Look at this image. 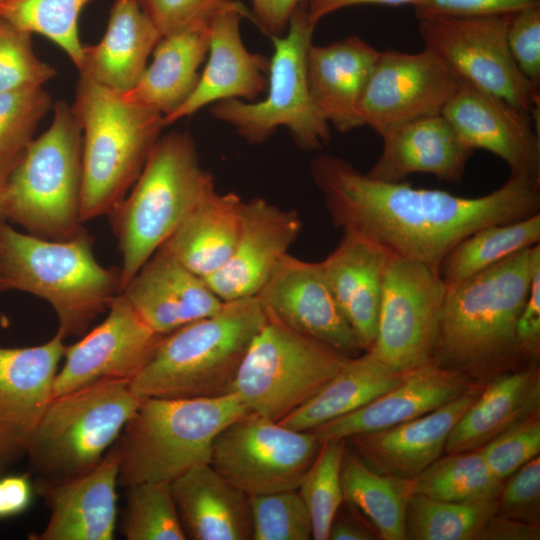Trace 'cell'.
I'll use <instances>...</instances> for the list:
<instances>
[{"instance_id":"cell-1","label":"cell","mask_w":540,"mask_h":540,"mask_svg":"<svg viewBox=\"0 0 540 540\" xmlns=\"http://www.w3.org/2000/svg\"><path fill=\"white\" fill-rule=\"evenodd\" d=\"M310 171L331 221L343 233L438 270L446 255L476 230L540 213V181L511 174L486 195L462 197L406 181H380L330 154L317 155Z\"/></svg>"},{"instance_id":"cell-2","label":"cell","mask_w":540,"mask_h":540,"mask_svg":"<svg viewBox=\"0 0 540 540\" xmlns=\"http://www.w3.org/2000/svg\"><path fill=\"white\" fill-rule=\"evenodd\" d=\"M540 244L446 285L432 361L474 384L531 363L516 338Z\"/></svg>"},{"instance_id":"cell-3","label":"cell","mask_w":540,"mask_h":540,"mask_svg":"<svg viewBox=\"0 0 540 540\" xmlns=\"http://www.w3.org/2000/svg\"><path fill=\"white\" fill-rule=\"evenodd\" d=\"M120 268L96 260L83 231L68 240H49L0 221V291L16 290L44 299L54 309L64 339L81 335L120 293Z\"/></svg>"},{"instance_id":"cell-4","label":"cell","mask_w":540,"mask_h":540,"mask_svg":"<svg viewBox=\"0 0 540 540\" xmlns=\"http://www.w3.org/2000/svg\"><path fill=\"white\" fill-rule=\"evenodd\" d=\"M266 320L255 296L224 302L213 315L164 335L130 381L132 393L140 400L232 393L244 355Z\"/></svg>"},{"instance_id":"cell-5","label":"cell","mask_w":540,"mask_h":540,"mask_svg":"<svg viewBox=\"0 0 540 540\" xmlns=\"http://www.w3.org/2000/svg\"><path fill=\"white\" fill-rule=\"evenodd\" d=\"M82 131V223L109 213L140 176L163 116L84 75L71 105Z\"/></svg>"},{"instance_id":"cell-6","label":"cell","mask_w":540,"mask_h":540,"mask_svg":"<svg viewBox=\"0 0 540 540\" xmlns=\"http://www.w3.org/2000/svg\"><path fill=\"white\" fill-rule=\"evenodd\" d=\"M250 412L235 393L200 398H145L118 438V484L171 482L210 462L216 436Z\"/></svg>"},{"instance_id":"cell-7","label":"cell","mask_w":540,"mask_h":540,"mask_svg":"<svg viewBox=\"0 0 540 540\" xmlns=\"http://www.w3.org/2000/svg\"><path fill=\"white\" fill-rule=\"evenodd\" d=\"M214 186L188 133L158 139L130 192L109 213L122 257L120 292Z\"/></svg>"},{"instance_id":"cell-8","label":"cell","mask_w":540,"mask_h":540,"mask_svg":"<svg viewBox=\"0 0 540 540\" xmlns=\"http://www.w3.org/2000/svg\"><path fill=\"white\" fill-rule=\"evenodd\" d=\"M82 131L71 105L54 102L48 129L25 148L9 179L6 221L49 240H68L80 220Z\"/></svg>"},{"instance_id":"cell-9","label":"cell","mask_w":540,"mask_h":540,"mask_svg":"<svg viewBox=\"0 0 540 540\" xmlns=\"http://www.w3.org/2000/svg\"><path fill=\"white\" fill-rule=\"evenodd\" d=\"M129 384L101 379L52 398L27 452L34 486L77 477L103 458L140 403Z\"/></svg>"},{"instance_id":"cell-10","label":"cell","mask_w":540,"mask_h":540,"mask_svg":"<svg viewBox=\"0 0 540 540\" xmlns=\"http://www.w3.org/2000/svg\"><path fill=\"white\" fill-rule=\"evenodd\" d=\"M314 29L305 1L292 14L286 34L270 37L274 52L266 96L252 102L239 99L216 102L210 109L212 116L232 126L250 143H262L284 127L302 150L327 146L331 140L330 125L312 101L306 75V56Z\"/></svg>"},{"instance_id":"cell-11","label":"cell","mask_w":540,"mask_h":540,"mask_svg":"<svg viewBox=\"0 0 540 540\" xmlns=\"http://www.w3.org/2000/svg\"><path fill=\"white\" fill-rule=\"evenodd\" d=\"M348 358L267 315L244 355L232 393L250 412L280 421L318 393Z\"/></svg>"},{"instance_id":"cell-12","label":"cell","mask_w":540,"mask_h":540,"mask_svg":"<svg viewBox=\"0 0 540 540\" xmlns=\"http://www.w3.org/2000/svg\"><path fill=\"white\" fill-rule=\"evenodd\" d=\"M510 16L420 19L418 29L424 48L460 80L538 117L540 91L522 74L507 44Z\"/></svg>"},{"instance_id":"cell-13","label":"cell","mask_w":540,"mask_h":540,"mask_svg":"<svg viewBox=\"0 0 540 540\" xmlns=\"http://www.w3.org/2000/svg\"><path fill=\"white\" fill-rule=\"evenodd\" d=\"M445 291L438 269L390 254L376 337L368 351L397 373L432 361Z\"/></svg>"},{"instance_id":"cell-14","label":"cell","mask_w":540,"mask_h":540,"mask_svg":"<svg viewBox=\"0 0 540 540\" xmlns=\"http://www.w3.org/2000/svg\"><path fill=\"white\" fill-rule=\"evenodd\" d=\"M320 445L312 431L248 412L216 436L209 463L248 496L296 490Z\"/></svg>"},{"instance_id":"cell-15","label":"cell","mask_w":540,"mask_h":540,"mask_svg":"<svg viewBox=\"0 0 540 540\" xmlns=\"http://www.w3.org/2000/svg\"><path fill=\"white\" fill-rule=\"evenodd\" d=\"M460 79L432 51H380L359 106L358 118L382 136L412 120L441 114Z\"/></svg>"},{"instance_id":"cell-16","label":"cell","mask_w":540,"mask_h":540,"mask_svg":"<svg viewBox=\"0 0 540 540\" xmlns=\"http://www.w3.org/2000/svg\"><path fill=\"white\" fill-rule=\"evenodd\" d=\"M65 348L58 332L41 345L0 347V475L27 456Z\"/></svg>"},{"instance_id":"cell-17","label":"cell","mask_w":540,"mask_h":540,"mask_svg":"<svg viewBox=\"0 0 540 540\" xmlns=\"http://www.w3.org/2000/svg\"><path fill=\"white\" fill-rule=\"evenodd\" d=\"M266 314L346 357L363 353L320 262L285 254L255 296Z\"/></svg>"},{"instance_id":"cell-18","label":"cell","mask_w":540,"mask_h":540,"mask_svg":"<svg viewBox=\"0 0 540 540\" xmlns=\"http://www.w3.org/2000/svg\"><path fill=\"white\" fill-rule=\"evenodd\" d=\"M164 335L153 331L119 293L105 320L67 346L53 383V397L101 379L132 381L154 355Z\"/></svg>"},{"instance_id":"cell-19","label":"cell","mask_w":540,"mask_h":540,"mask_svg":"<svg viewBox=\"0 0 540 540\" xmlns=\"http://www.w3.org/2000/svg\"><path fill=\"white\" fill-rule=\"evenodd\" d=\"M441 115L468 149L489 151L511 175L540 181V137L530 115L462 80Z\"/></svg>"},{"instance_id":"cell-20","label":"cell","mask_w":540,"mask_h":540,"mask_svg":"<svg viewBox=\"0 0 540 540\" xmlns=\"http://www.w3.org/2000/svg\"><path fill=\"white\" fill-rule=\"evenodd\" d=\"M301 229L293 209H281L263 198L243 201L232 254L204 281L223 302L256 296Z\"/></svg>"},{"instance_id":"cell-21","label":"cell","mask_w":540,"mask_h":540,"mask_svg":"<svg viewBox=\"0 0 540 540\" xmlns=\"http://www.w3.org/2000/svg\"><path fill=\"white\" fill-rule=\"evenodd\" d=\"M245 17L253 21L252 13L241 5L225 9L212 18L206 66L184 103L163 117L165 126L222 100L252 102L265 94L270 58L245 47L240 29Z\"/></svg>"},{"instance_id":"cell-22","label":"cell","mask_w":540,"mask_h":540,"mask_svg":"<svg viewBox=\"0 0 540 540\" xmlns=\"http://www.w3.org/2000/svg\"><path fill=\"white\" fill-rule=\"evenodd\" d=\"M121 463L118 440L89 471L72 479L34 486L50 514L38 540H112Z\"/></svg>"},{"instance_id":"cell-23","label":"cell","mask_w":540,"mask_h":540,"mask_svg":"<svg viewBox=\"0 0 540 540\" xmlns=\"http://www.w3.org/2000/svg\"><path fill=\"white\" fill-rule=\"evenodd\" d=\"M484 385H475L456 399L410 421L350 436L345 444L369 467L383 474L412 479L444 452L447 438Z\"/></svg>"},{"instance_id":"cell-24","label":"cell","mask_w":540,"mask_h":540,"mask_svg":"<svg viewBox=\"0 0 540 540\" xmlns=\"http://www.w3.org/2000/svg\"><path fill=\"white\" fill-rule=\"evenodd\" d=\"M120 293L140 318L161 335L213 315L224 303L203 278L162 246Z\"/></svg>"},{"instance_id":"cell-25","label":"cell","mask_w":540,"mask_h":540,"mask_svg":"<svg viewBox=\"0 0 540 540\" xmlns=\"http://www.w3.org/2000/svg\"><path fill=\"white\" fill-rule=\"evenodd\" d=\"M478 385L430 361L360 408L313 430L320 443L384 430L425 415Z\"/></svg>"},{"instance_id":"cell-26","label":"cell","mask_w":540,"mask_h":540,"mask_svg":"<svg viewBox=\"0 0 540 540\" xmlns=\"http://www.w3.org/2000/svg\"><path fill=\"white\" fill-rule=\"evenodd\" d=\"M381 137V155L366 174L385 182H403L411 174L424 173L458 183L474 152L441 114L412 120Z\"/></svg>"},{"instance_id":"cell-27","label":"cell","mask_w":540,"mask_h":540,"mask_svg":"<svg viewBox=\"0 0 540 540\" xmlns=\"http://www.w3.org/2000/svg\"><path fill=\"white\" fill-rule=\"evenodd\" d=\"M379 52L355 35L308 48L306 75L312 101L341 133L362 126L358 106Z\"/></svg>"},{"instance_id":"cell-28","label":"cell","mask_w":540,"mask_h":540,"mask_svg":"<svg viewBox=\"0 0 540 540\" xmlns=\"http://www.w3.org/2000/svg\"><path fill=\"white\" fill-rule=\"evenodd\" d=\"M390 252L353 233L321 261L334 297L363 349L376 337L384 272Z\"/></svg>"},{"instance_id":"cell-29","label":"cell","mask_w":540,"mask_h":540,"mask_svg":"<svg viewBox=\"0 0 540 540\" xmlns=\"http://www.w3.org/2000/svg\"><path fill=\"white\" fill-rule=\"evenodd\" d=\"M170 489L187 539L252 540L250 497L210 463L184 472Z\"/></svg>"},{"instance_id":"cell-30","label":"cell","mask_w":540,"mask_h":540,"mask_svg":"<svg viewBox=\"0 0 540 540\" xmlns=\"http://www.w3.org/2000/svg\"><path fill=\"white\" fill-rule=\"evenodd\" d=\"M161 37L138 0H115L100 41L83 47L79 74L112 91L129 92Z\"/></svg>"},{"instance_id":"cell-31","label":"cell","mask_w":540,"mask_h":540,"mask_svg":"<svg viewBox=\"0 0 540 540\" xmlns=\"http://www.w3.org/2000/svg\"><path fill=\"white\" fill-rule=\"evenodd\" d=\"M540 412L538 364L491 378L451 430L444 453L477 450L512 425Z\"/></svg>"},{"instance_id":"cell-32","label":"cell","mask_w":540,"mask_h":540,"mask_svg":"<svg viewBox=\"0 0 540 540\" xmlns=\"http://www.w3.org/2000/svg\"><path fill=\"white\" fill-rule=\"evenodd\" d=\"M211 20L161 37L137 85L122 93L125 99L163 117L180 107L194 90L208 54Z\"/></svg>"},{"instance_id":"cell-33","label":"cell","mask_w":540,"mask_h":540,"mask_svg":"<svg viewBox=\"0 0 540 540\" xmlns=\"http://www.w3.org/2000/svg\"><path fill=\"white\" fill-rule=\"evenodd\" d=\"M242 204L237 194L219 193L212 187L162 247L199 277H208L232 254L240 230Z\"/></svg>"},{"instance_id":"cell-34","label":"cell","mask_w":540,"mask_h":540,"mask_svg":"<svg viewBox=\"0 0 540 540\" xmlns=\"http://www.w3.org/2000/svg\"><path fill=\"white\" fill-rule=\"evenodd\" d=\"M404 375L365 351L348 358L318 393L278 422L294 430L311 431L372 401L397 385Z\"/></svg>"},{"instance_id":"cell-35","label":"cell","mask_w":540,"mask_h":540,"mask_svg":"<svg viewBox=\"0 0 540 540\" xmlns=\"http://www.w3.org/2000/svg\"><path fill=\"white\" fill-rule=\"evenodd\" d=\"M341 483L344 501L373 527L378 538L405 540L409 479L375 471L345 444Z\"/></svg>"},{"instance_id":"cell-36","label":"cell","mask_w":540,"mask_h":540,"mask_svg":"<svg viewBox=\"0 0 540 540\" xmlns=\"http://www.w3.org/2000/svg\"><path fill=\"white\" fill-rule=\"evenodd\" d=\"M540 242V213L482 227L461 240L443 259L439 273L446 285L463 281Z\"/></svg>"},{"instance_id":"cell-37","label":"cell","mask_w":540,"mask_h":540,"mask_svg":"<svg viewBox=\"0 0 540 540\" xmlns=\"http://www.w3.org/2000/svg\"><path fill=\"white\" fill-rule=\"evenodd\" d=\"M502 485L503 481L491 472L478 449L440 456L409 479L411 495L457 503L497 499Z\"/></svg>"},{"instance_id":"cell-38","label":"cell","mask_w":540,"mask_h":540,"mask_svg":"<svg viewBox=\"0 0 540 540\" xmlns=\"http://www.w3.org/2000/svg\"><path fill=\"white\" fill-rule=\"evenodd\" d=\"M497 508V499L457 503L411 495L405 510V539L477 540Z\"/></svg>"},{"instance_id":"cell-39","label":"cell","mask_w":540,"mask_h":540,"mask_svg":"<svg viewBox=\"0 0 540 540\" xmlns=\"http://www.w3.org/2000/svg\"><path fill=\"white\" fill-rule=\"evenodd\" d=\"M91 0H6L0 16L18 28L37 33L56 44L80 68L83 47L79 17Z\"/></svg>"},{"instance_id":"cell-40","label":"cell","mask_w":540,"mask_h":540,"mask_svg":"<svg viewBox=\"0 0 540 540\" xmlns=\"http://www.w3.org/2000/svg\"><path fill=\"white\" fill-rule=\"evenodd\" d=\"M121 532L127 540H186L170 482H142L125 487Z\"/></svg>"},{"instance_id":"cell-41","label":"cell","mask_w":540,"mask_h":540,"mask_svg":"<svg viewBox=\"0 0 540 540\" xmlns=\"http://www.w3.org/2000/svg\"><path fill=\"white\" fill-rule=\"evenodd\" d=\"M344 450V439L322 442L297 488L311 517L314 540H328L331 522L344 501L341 483Z\"/></svg>"},{"instance_id":"cell-42","label":"cell","mask_w":540,"mask_h":540,"mask_svg":"<svg viewBox=\"0 0 540 540\" xmlns=\"http://www.w3.org/2000/svg\"><path fill=\"white\" fill-rule=\"evenodd\" d=\"M252 540H309L312 521L298 490L249 496Z\"/></svg>"},{"instance_id":"cell-43","label":"cell","mask_w":540,"mask_h":540,"mask_svg":"<svg viewBox=\"0 0 540 540\" xmlns=\"http://www.w3.org/2000/svg\"><path fill=\"white\" fill-rule=\"evenodd\" d=\"M53 105L44 86L0 92V154L23 151Z\"/></svg>"},{"instance_id":"cell-44","label":"cell","mask_w":540,"mask_h":540,"mask_svg":"<svg viewBox=\"0 0 540 540\" xmlns=\"http://www.w3.org/2000/svg\"><path fill=\"white\" fill-rule=\"evenodd\" d=\"M56 70L35 53L31 33L0 16V92L44 86Z\"/></svg>"},{"instance_id":"cell-45","label":"cell","mask_w":540,"mask_h":540,"mask_svg":"<svg viewBox=\"0 0 540 540\" xmlns=\"http://www.w3.org/2000/svg\"><path fill=\"white\" fill-rule=\"evenodd\" d=\"M491 472L504 482L540 453V412L512 425L478 449Z\"/></svg>"},{"instance_id":"cell-46","label":"cell","mask_w":540,"mask_h":540,"mask_svg":"<svg viewBox=\"0 0 540 540\" xmlns=\"http://www.w3.org/2000/svg\"><path fill=\"white\" fill-rule=\"evenodd\" d=\"M138 1L162 37L194 24L210 21L225 9L243 5L238 0Z\"/></svg>"},{"instance_id":"cell-47","label":"cell","mask_w":540,"mask_h":540,"mask_svg":"<svg viewBox=\"0 0 540 540\" xmlns=\"http://www.w3.org/2000/svg\"><path fill=\"white\" fill-rule=\"evenodd\" d=\"M500 515L540 524V458L536 456L504 480L497 498Z\"/></svg>"},{"instance_id":"cell-48","label":"cell","mask_w":540,"mask_h":540,"mask_svg":"<svg viewBox=\"0 0 540 540\" xmlns=\"http://www.w3.org/2000/svg\"><path fill=\"white\" fill-rule=\"evenodd\" d=\"M506 38L518 68L540 91V6L512 14Z\"/></svg>"},{"instance_id":"cell-49","label":"cell","mask_w":540,"mask_h":540,"mask_svg":"<svg viewBox=\"0 0 540 540\" xmlns=\"http://www.w3.org/2000/svg\"><path fill=\"white\" fill-rule=\"evenodd\" d=\"M538 6L540 0H420L413 5L417 20L512 15Z\"/></svg>"},{"instance_id":"cell-50","label":"cell","mask_w":540,"mask_h":540,"mask_svg":"<svg viewBox=\"0 0 540 540\" xmlns=\"http://www.w3.org/2000/svg\"><path fill=\"white\" fill-rule=\"evenodd\" d=\"M517 341L531 363L540 356V252L534 258L529 291L516 323Z\"/></svg>"},{"instance_id":"cell-51","label":"cell","mask_w":540,"mask_h":540,"mask_svg":"<svg viewBox=\"0 0 540 540\" xmlns=\"http://www.w3.org/2000/svg\"><path fill=\"white\" fill-rule=\"evenodd\" d=\"M34 492L29 474L0 475V520L25 512L32 503Z\"/></svg>"},{"instance_id":"cell-52","label":"cell","mask_w":540,"mask_h":540,"mask_svg":"<svg viewBox=\"0 0 540 540\" xmlns=\"http://www.w3.org/2000/svg\"><path fill=\"white\" fill-rule=\"evenodd\" d=\"M306 0H251L254 23L269 37L281 36L287 30L296 8Z\"/></svg>"},{"instance_id":"cell-53","label":"cell","mask_w":540,"mask_h":540,"mask_svg":"<svg viewBox=\"0 0 540 540\" xmlns=\"http://www.w3.org/2000/svg\"><path fill=\"white\" fill-rule=\"evenodd\" d=\"M540 524L495 513L482 528L477 540H539Z\"/></svg>"},{"instance_id":"cell-54","label":"cell","mask_w":540,"mask_h":540,"mask_svg":"<svg viewBox=\"0 0 540 540\" xmlns=\"http://www.w3.org/2000/svg\"><path fill=\"white\" fill-rule=\"evenodd\" d=\"M345 502V501H343ZM347 509L343 503L337 510L328 533L329 540H373L378 538L367 522L346 502Z\"/></svg>"},{"instance_id":"cell-55","label":"cell","mask_w":540,"mask_h":540,"mask_svg":"<svg viewBox=\"0 0 540 540\" xmlns=\"http://www.w3.org/2000/svg\"><path fill=\"white\" fill-rule=\"evenodd\" d=\"M420 0H306L307 15L313 25L339 9L362 4L387 6L415 5Z\"/></svg>"},{"instance_id":"cell-56","label":"cell","mask_w":540,"mask_h":540,"mask_svg":"<svg viewBox=\"0 0 540 540\" xmlns=\"http://www.w3.org/2000/svg\"><path fill=\"white\" fill-rule=\"evenodd\" d=\"M24 150L17 153L0 154V221H6L5 202L9 179Z\"/></svg>"},{"instance_id":"cell-57","label":"cell","mask_w":540,"mask_h":540,"mask_svg":"<svg viewBox=\"0 0 540 540\" xmlns=\"http://www.w3.org/2000/svg\"><path fill=\"white\" fill-rule=\"evenodd\" d=\"M4 1H6V0H0V3H1V2H4Z\"/></svg>"}]
</instances>
